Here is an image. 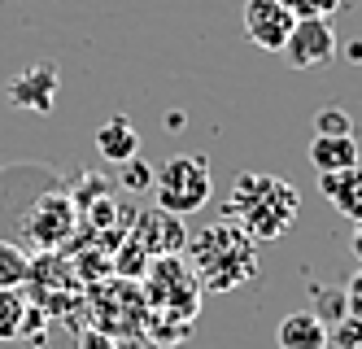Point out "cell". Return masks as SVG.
<instances>
[{
	"instance_id": "cell-1",
	"label": "cell",
	"mask_w": 362,
	"mask_h": 349,
	"mask_svg": "<svg viewBox=\"0 0 362 349\" xmlns=\"http://www.w3.org/2000/svg\"><path fill=\"white\" fill-rule=\"evenodd\" d=\"M227 210H231V223H236L249 240L267 245V240H279L297 223L301 214V193L279 179V175H236L231 183V197H227Z\"/></svg>"
},
{
	"instance_id": "cell-2",
	"label": "cell",
	"mask_w": 362,
	"mask_h": 349,
	"mask_svg": "<svg viewBox=\"0 0 362 349\" xmlns=\"http://www.w3.org/2000/svg\"><path fill=\"white\" fill-rule=\"evenodd\" d=\"M188 266L205 292H231L257 275V240H249L236 223H210L188 240Z\"/></svg>"
},
{
	"instance_id": "cell-3",
	"label": "cell",
	"mask_w": 362,
	"mask_h": 349,
	"mask_svg": "<svg viewBox=\"0 0 362 349\" xmlns=\"http://www.w3.org/2000/svg\"><path fill=\"white\" fill-rule=\"evenodd\" d=\"M158 205L166 214H179V219H188L197 214L205 201L214 193V179H210V157L205 153H175L158 166Z\"/></svg>"
},
{
	"instance_id": "cell-4",
	"label": "cell",
	"mask_w": 362,
	"mask_h": 349,
	"mask_svg": "<svg viewBox=\"0 0 362 349\" xmlns=\"http://www.w3.org/2000/svg\"><path fill=\"white\" fill-rule=\"evenodd\" d=\"M201 280L188 266V258L179 253H166L153 262L148 271V302L158 310V319H179V324H192V314L201 306Z\"/></svg>"
},
{
	"instance_id": "cell-5",
	"label": "cell",
	"mask_w": 362,
	"mask_h": 349,
	"mask_svg": "<svg viewBox=\"0 0 362 349\" xmlns=\"http://www.w3.org/2000/svg\"><path fill=\"white\" fill-rule=\"evenodd\" d=\"M74 223H79V210H74V201L66 193H44L31 214H27V223H22V231H27V240L35 249H57L66 245V240L74 236Z\"/></svg>"
},
{
	"instance_id": "cell-6",
	"label": "cell",
	"mask_w": 362,
	"mask_h": 349,
	"mask_svg": "<svg viewBox=\"0 0 362 349\" xmlns=\"http://www.w3.org/2000/svg\"><path fill=\"white\" fill-rule=\"evenodd\" d=\"M284 57H288L297 70H319L323 62H332L336 57V26H332V18H297L288 44H284Z\"/></svg>"
},
{
	"instance_id": "cell-7",
	"label": "cell",
	"mask_w": 362,
	"mask_h": 349,
	"mask_svg": "<svg viewBox=\"0 0 362 349\" xmlns=\"http://www.w3.org/2000/svg\"><path fill=\"white\" fill-rule=\"evenodd\" d=\"M297 13L284 5V0H245V35L249 44L267 48V52H284L293 35Z\"/></svg>"
},
{
	"instance_id": "cell-8",
	"label": "cell",
	"mask_w": 362,
	"mask_h": 349,
	"mask_svg": "<svg viewBox=\"0 0 362 349\" xmlns=\"http://www.w3.org/2000/svg\"><path fill=\"white\" fill-rule=\"evenodd\" d=\"M9 101L22 105V110L48 114V110H53V101H57V70L53 66H31L22 79L9 84Z\"/></svg>"
},
{
	"instance_id": "cell-9",
	"label": "cell",
	"mask_w": 362,
	"mask_h": 349,
	"mask_svg": "<svg viewBox=\"0 0 362 349\" xmlns=\"http://www.w3.org/2000/svg\"><path fill=\"white\" fill-rule=\"evenodd\" d=\"M275 345L279 349H327V324L315 310H293L279 319Z\"/></svg>"
},
{
	"instance_id": "cell-10",
	"label": "cell",
	"mask_w": 362,
	"mask_h": 349,
	"mask_svg": "<svg viewBox=\"0 0 362 349\" xmlns=\"http://www.w3.org/2000/svg\"><path fill=\"white\" fill-rule=\"evenodd\" d=\"M319 188H323V197H332V205L341 210L349 223L362 219V166L323 171V175H319Z\"/></svg>"
},
{
	"instance_id": "cell-11",
	"label": "cell",
	"mask_w": 362,
	"mask_h": 349,
	"mask_svg": "<svg viewBox=\"0 0 362 349\" xmlns=\"http://www.w3.org/2000/svg\"><path fill=\"white\" fill-rule=\"evenodd\" d=\"M310 166H315L319 175H323V171L362 166L358 140H354V136H315V140H310Z\"/></svg>"
},
{
	"instance_id": "cell-12",
	"label": "cell",
	"mask_w": 362,
	"mask_h": 349,
	"mask_svg": "<svg viewBox=\"0 0 362 349\" xmlns=\"http://www.w3.org/2000/svg\"><path fill=\"white\" fill-rule=\"evenodd\" d=\"M96 149H100V157L105 162H132L136 157V149H140V131H136V122L132 118H110L105 127L96 131Z\"/></svg>"
},
{
	"instance_id": "cell-13",
	"label": "cell",
	"mask_w": 362,
	"mask_h": 349,
	"mask_svg": "<svg viewBox=\"0 0 362 349\" xmlns=\"http://www.w3.org/2000/svg\"><path fill=\"white\" fill-rule=\"evenodd\" d=\"M31 280V258L13 240H0V288H22Z\"/></svg>"
},
{
	"instance_id": "cell-14",
	"label": "cell",
	"mask_w": 362,
	"mask_h": 349,
	"mask_svg": "<svg viewBox=\"0 0 362 349\" xmlns=\"http://www.w3.org/2000/svg\"><path fill=\"white\" fill-rule=\"evenodd\" d=\"M27 319H31V306L22 302V292L18 288H0V341L22 336Z\"/></svg>"
},
{
	"instance_id": "cell-15",
	"label": "cell",
	"mask_w": 362,
	"mask_h": 349,
	"mask_svg": "<svg viewBox=\"0 0 362 349\" xmlns=\"http://www.w3.org/2000/svg\"><path fill=\"white\" fill-rule=\"evenodd\" d=\"M327 349H362V319L341 314L336 324H327Z\"/></svg>"
},
{
	"instance_id": "cell-16",
	"label": "cell",
	"mask_w": 362,
	"mask_h": 349,
	"mask_svg": "<svg viewBox=\"0 0 362 349\" xmlns=\"http://www.w3.org/2000/svg\"><path fill=\"white\" fill-rule=\"evenodd\" d=\"M315 136H354V118L341 105H323L315 114Z\"/></svg>"
},
{
	"instance_id": "cell-17",
	"label": "cell",
	"mask_w": 362,
	"mask_h": 349,
	"mask_svg": "<svg viewBox=\"0 0 362 349\" xmlns=\"http://www.w3.org/2000/svg\"><path fill=\"white\" fill-rule=\"evenodd\" d=\"M288 9L297 18H336L341 0H288Z\"/></svg>"
},
{
	"instance_id": "cell-18",
	"label": "cell",
	"mask_w": 362,
	"mask_h": 349,
	"mask_svg": "<svg viewBox=\"0 0 362 349\" xmlns=\"http://www.w3.org/2000/svg\"><path fill=\"white\" fill-rule=\"evenodd\" d=\"M345 310H349L354 319H362V262H358V271H354L349 284H345Z\"/></svg>"
},
{
	"instance_id": "cell-19",
	"label": "cell",
	"mask_w": 362,
	"mask_h": 349,
	"mask_svg": "<svg viewBox=\"0 0 362 349\" xmlns=\"http://www.w3.org/2000/svg\"><path fill=\"white\" fill-rule=\"evenodd\" d=\"M349 249H354V258L362 262V219L354 223V240H349Z\"/></svg>"
},
{
	"instance_id": "cell-20",
	"label": "cell",
	"mask_w": 362,
	"mask_h": 349,
	"mask_svg": "<svg viewBox=\"0 0 362 349\" xmlns=\"http://www.w3.org/2000/svg\"><path fill=\"white\" fill-rule=\"evenodd\" d=\"M88 349H110V341L105 336H88Z\"/></svg>"
},
{
	"instance_id": "cell-21",
	"label": "cell",
	"mask_w": 362,
	"mask_h": 349,
	"mask_svg": "<svg viewBox=\"0 0 362 349\" xmlns=\"http://www.w3.org/2000/svg\"><path fill=\"white\" fill-rule=\"evenodd\" d=\"M284 5H288V0H284Z\"/></svg>"
}]
</instances>
